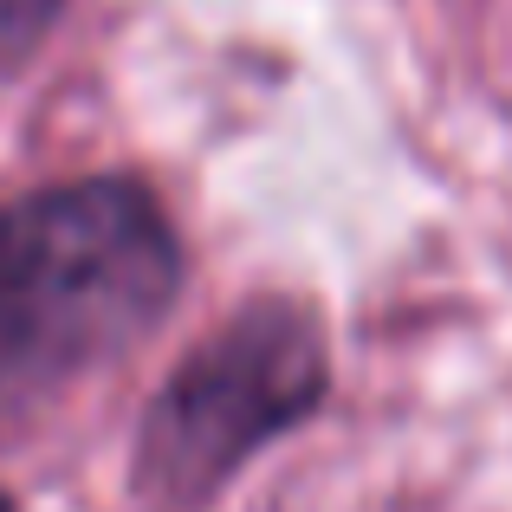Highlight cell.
<instances>
[{
    "instance_id": "6da1fadb",
    "label": "cell",
    "mask_w": 512,
    "mask_h": 512,
    "mask_svg": "<svg viewBox=\"0 0 512 512\" xmlns=\"http://www.w3.org/2000/svg\"><path fill=\"white\" fill-rule=\"evenodd\" d=\"M182 253L137 182H65L0 214V383H72L169 312Z\"/></svg>"
},
{
    "instance_id": "7a4b0ae2",
    "label": "cell",
    "mask_w": 512,
    "mask_h": 512,
    "mask_svg": "<svg viewBox=\"0 0 512 512\" xmlns=\"http://www.w3.org/2000/svg\"><path fill=\"white\" fill-rule=\"evenodd\" d=\"M325 396V338L286 299L234 312L208 344L182 357L143 415L137 487L156 506H201L240 474V461L286 435Z\"/></svg>"
},
{
    "instance_id": "3957f363",
    "label": "cell",
    "mask_w": 512,
    "mask_h": 512,
    "mask_svg": "<svg viewBox=\"0 0 512 512\" xmlns=\"http://www.w3.org/2000/svg\"><path fill=\"white\" fill-rule=\"evenodd\" d=\"M46 13H52V0H0V59L26 46L46 26Z\"/></svg>"
},
{
    "instance_id": "277c9868",
    "label": "cell",
    "mask_w": 512,
    "mask_h": 512,
    "mask_svg": "<svg viewBox=\"0 0 512 512\" xmlns=\"http://www.w3.org/2000/svg\"><path fill=\"white\" fill-rule=\"evenodd\" d=\"M0 512H13V506H7V493H0Z\"/></svg>"
}]
</instances>
